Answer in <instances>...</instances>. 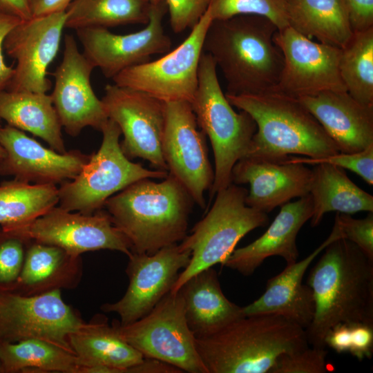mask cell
Segmentation results:
<instances>
[{
	"instance_id": "obj_18",
	"label": "cell",
	"mask_w": 373,
	"mask_h": 373,
	"mask_svg": "<svg viewBox=\"0 0 373 373\" xmlns=\"http://www.w3.org/2000/svg\"><path fill=\"white\" fill-rule=\"evenodd\" d=\"M66 11L21 20L6 35L3 48L17 61L6 90L46 93L47 69L59 50Z\"/></svg>"
},
{
	"instance_id": "obj_31",
	"label": "cell",
	"mask_w": 373,
	"mask_h": 373,
	"mask_svg": "<svg viewBox=\"0 0 373 373\" xmlns=\"http://www.w3.org/2000/svg\"><path fill=\"white\" fill-rule=\"evenodd\" d=\"M76 355L53 343L39 339L15 343L2 341L0 345V373L43 372L79 373Z\"/></svg>"
},
{
	"instance_id": "obj_34",
	"label": "cell",
	"mask_w": 373,
	"mask_h": 373,
	"mask_svg": "<svg viewBox=\"0 0 373 373\" xmlns=\"http://www.w3.org/2000/svg\"><path fill=\"white\" fill-rule=\"evenodd\" d=\"M338 70L347 92L360 103L373 106V27L353 32L341 48Z\"/></svg>"
},
{
	"instance_id": "obj_8",
	"label": "cell",
	"mask_w": 373,
	"mask_h": 373,
	"mask_svg": "<svg viewBox=\"0 0 373 373\" xmlns=\"http://www.w3.org/2000/svg\"><path fill=\"white\" fill-rule=\"evenodd\" d=\"M102 141L80 173L58 188L59 207L90 214L131 184L144 178L164 179L168 171L150 170L131 161L122 152L117 124L108 119L102 128Z\"/></svg>"
},
{
	"instance_id": "obj_29",
	"label": "cell",
	"mask_w": 373,
	"mask_h": 373,
	"mask_svg": "<svg viewBox=\"0 0 373 373\" xmlns=\"http://www.w3.org/2000/svg\"><path fill=\"white\" fill-rule=\"evenodd\" d=\"M309 190L313 210L311 226L316 227L329 211L352 214L358 211L373 212V196L361 189L340 167L316 164L312 169Z\"/></svg>"
},
{
	"instance_id": "obj_36",
	"label": "cell",
	"mask_w": 373,
	"mask_h": 373,
	"mask_svg": "<svg viewBox=\"0 0 373 373\" xmlns=\"http://www.w3.org/2000/svg\"><path fill=\"white\" fill-rule=\"evenodd\" d=\"M28 240L0 226V291H14Z\"/></svg>"
},
{
	"instance_id": "obj_28",
	"label": "cell",
	"mask_w": 373,
	"mask_h": 373,
	"mask_svg": "<svg viewBox=\"0 0 373 373\" xmlns=\"http://www.w3.org/2000/svg\"><path fill=\"white\" fill-rule=\"evenodd\" d=\"M0 118L10 126L41 138L57 152L67 151L59 118L50 95L46 93L2 91Z\"/></svg>"
},
{
	"instance_id": "obj_13",
	"label": "cell",
	"mask_w": 373,
	"mask_h": 373,
	"mask_svg": "<svg viewBox=\"0 0 373 373\" xmlns=\"http://www.w3.org/2000/svg\"><path fill=\"white\" fill-rule=\"evenodd\" d=\"M102 98L108 119L119 126L120 146L128 159L148 161L156 170L168 171L162 144L165 126V102L140 90L108 84Z\"/></svg>"
},
{
	"instance_id": "obj_24",
	"label": "cell",
	"mask_w": 373,
	"mask_h": 373,
	"mask_svg": "<svg viewBox=\"0 0 373 373\" xmlns=\"http://www.w3.org/2000/svg\"><path fill=\"white\" fill-rule=\"evenodd\" d=\"M298 99L339 152L356 153L373 144V106L360 103L347 91H325Z\"/></svg>"
},
{
	"instance_id": "obj_41",
	"label": "cell",
	"mask_w": 373,
	"mask_h": 373,
	"mask_svg": "<svg viewBox=\"0 0 373 373\" xmlns=\"http://www.w3.org/2000/svg\"><path fill=\"white\" fill-rule=\"evenodd\" d=\"M353 32L373 27V0H339Z\"/></svg>"
},
{
	"instance_id": "obj_26",
	"label": "cell",
	"mask_w": 373,
	"mask_h": 373,
	"mask_svg": "<svg viewBox=\"0 0 373 373\" xmlns=\"http://www.w3.org/2000/svg\"><path fill=\"white\" fill-rule=\"evenodd\" d=\"M178 291L183 298L186 323L195 338L214 334L245 316L242 307L223 294L213 267L193 275Z\"/></svg>"
},
{
	"instance_id": "obj_35",
	"label": "cell",
	"mask_w": 373,
	"mask_h": 373,
	"mask_svg": "<svg viewBox=\"0 0 373 373\" xmlns=\"http://www.w3.org/2000/svg\"><path fill=\"white\" fill-rule=\"evenodd\" d=\"M213 21L238 15H258L270 20L278 30L288 26L287 0H210Z\"/></svg>"
},
{
	"instance_id": "obj_14",
	"label": "cell",
	"mask_w": 373,
	"mask_h": 373,
	"mask_svg": "<svg viewBox=\"0 0 373 373\" xmlns=\"http://www.w3.org/2000/svg\"><path fill=\"white\" fill-rule=\"evenodd\" d=\"M166 119L162 150L169 173L205 209L204 193L212 186L214 171L208 156L206 135L199 127L191 103H165Z\"/></svg>"
},
{
	"instance_id": "obj_7",
	"label": "cell",
	"mask_w": 373,
	"mask_h": 373,
	"mask_svg": "<svg viewBox=\"0 0 373 373\" xmlns=\"http://www.w3.org/2000/svg\"><path fill=\"white\" fill-rule=\"evenodd\" d=\"M247 190L231 183L216 194L206 216L197 222L180 245L191 251L189 264L179 274L171 291L197 273L222 263L239 240L252 230L266 226L267 213L246 204Z\"/></svg>"
},
{
	"instance_id": "obj_39",
	"label": "cell",
	"mask_w": 373,
	"mask_h": 373,
	"mask_svg": "<svg viewBox=\"0 0 373 373\" xmlns=\"http://www.w3.org/2000/svg\"><path fill=\"white\" fill-rule=\"evenodd\" d=\"M343 239L356 245L365 255L373 260V214L363 219H356L350 214L337 212L335 220Z\"/></svg>"
},
{
	"instance_id": "obj_22",
	"label": "cell",
	"mask_w": 373,
	"mask_h": 373,
	"mask_svg": "<svg viewBox=\"0 0 373 373\" xmlns=\"http://www.w3.org/2000/svg\"><path fill=\"white\" fill-rule=\"evenodd\" d=\"M343 238L334 221L327 238L304 259L287 265L278 274L269 278L264 293L253 303L242 307L245 316L273 314L306 329L312 321L315 304L313 291L303 284L304 274L315 258L333 241Z\"/></svg>"
},
{
	"instance_id": "obj_33",
	"label": "cell",
	"mask_w": 373,
	"mask_h": 373,
	"mask_svg": "<svg viewBox=\"0 0 373 373\" xmlns=\"http://www.w3.org/2000/svg\"><path fill=\"white\" fill-rule=\"evenodd\" d=\"M58 187L15 179L0 184V226L35 218L58 204Z\"/></svg>"
},
{
	"instance_id": "obj_43",
	"label": "cell",
	"mask_w": 373,
	"mask_h": 373,
	"mask_svg": "<svg viewBox=\"0 0 373 373\" xmlns=\"http://www.w3.org/2000/svg\"><path fill=\"white\" fill-rule=\"evenodd\" d=\"M21 21L19 18L0 10V93L8 88L14 74V68L8 66L3 59V41L8 32Z\"/></svg>"
},
{
	"instance_id": "obj_17",
	"label": "cell",
	"mask_w": 373,
	"mask_h": 373,
	"mask_svg": "<svg viewBox=\"0 0 373 373\" xmlns=\"http://www.w3.org/2000/svg\"><path fill=\"white\" fill-rule=\"evenodd\" d=\"M128 257L129 283L124 295L117 302L101 306L104 312L117 314L122 325L146 315L171 291L180 270L189 264L191 251L178 243L153 254L132 252Z\"/></svg>"
},
{
	"instance_id": "obj_4",
	"label": "cell",
	"mask_w": 373,
	"mask_h": 373,
	"mask_svg": "<svg viewBox=\"0 0 373 373\" xmlns=\"http://www.w3.org/2000/svg\"><path fill=\"white\" fill-rule=\"evenodd\" d=\"M195 338L207 373H269L279 356L309 346L303 328L273 314L244 316Z\"/></svg>"
},
{
	"instance_id": "obj_47",
	"label": "cell",
	"mask_w": 373,
	"mask_h": 373,
	"mask_svg": "<svg viewBox=\"0 0 373 373\" xmlns=\"http://www.w3.org/2000/svg\"><path fill=\"white\" fill-rule=\"evenodd\" d=\"M0 10L21 20L32 18L29 0H0Z\"/></svg>"
},
{
	"instance_id": "obj_32",
	"label": "cell",
	"mask_w": 373,
	"mask_h": 373,
	"mask_svg": "<svg viewBox=\"0 0 373 373\" xmlns=\"http://www.w3.org/2000/svg\"><path fill=\"white\" fill-rule=\"evenodd\" d=\"M149 0H73L66 10L65 28H111L146 24Z\"/></svg>"
},
{
	"instance_id": "obj_15",
	"label": "cell",
	"mask_w": 373,
	"mask_h": 373,
	"mask_svg": "<svg viewBox=\"0 0 373 373\" xmlns=\"http://www.w3.org/2000/svg\"><path fill=\"white\" fill-rule=\"evenodd\" d=\"M274 39L283 56L274 90L297 99L325 91H347L338 70L341 48L314 41L290 26L278 30Z\"/></svg>"
},
{
	"instance_id": "obj_9",
	"label": "cell",
	"mask_w": 373,
	"mask_h": 373,
	"mask_svg": "<svg viewBox=\"0 0 373 373\" xmlns=\"http://www.w3.org/2000/svg\"><path fill=\"white\" fill-rule=\"evenodd\" d=\"M119 336L144 358L158 359L183 372L207 373L196 338L186 323L182 296L169 292L146 315L128 325L113 320Z\"/></svg>"
},
{
	"instance_id": "obj_1",
	"label": "cell",
	"mask_w": 373,
	"mask_h": 373,
	"mask_svg": "<svg viewBox=\"0 0 373 373\" xmlns=\"http://www.w3.org/2000/svg\"><path fill=\"white\" fill-rule=\"evenodd\" d=\"M324 250L307 280L315 312L305 330L308 344L318 347H326V334L339 323L373 326V260L343 238Z\"/></svg>"
},
{
	"instance_id": "obj_21",
	"label": "cell",
	"mask_w": 373,
	"mask_h": 373,
	"mask_svg": "<svg viewBox=\"0 0 373 373\" xmlns=\"http://www.w3.org/2000/svg\"><path fill=\"white\" fill-rule=\"evenodd\" d=\"M312 175V169L305 164L287 159L278 162L245 157L233 166L231 182L249 184L246 204L267 213L293 198L308 195Z\"/></svg>"
},
{
	"instance_id": "obj_10",
	"label": "cell",
	"mask_w": 373,
	"mask_h": 373,
	"mask_svg": "<svg viewBox=\"0 0 373 373\" xmlns=\"http://www.w3.org/2000/svg\"><path fill=\"white\" fill-rule=\"evenodd\" d=\"M212 21L207 9L180 46L158 59L124 70L112 78L114 84L144 92L165 103H191L198 86L205 35Z\"/></svg>"
},
{
	"instance_id": "obj_44",
	"label": "cell",
	"mask_w": 373,
	"mask_h": 373,
	"mask_svg": "<svg viewBox=\"0 0 373 373\" xmlns=\"http://www.w3.org/2000/svg\"><path fill=\"white\" fill-rule=\"evenodd\" d=\"M351 338V324L339 323L326 334L324 343L337 353L349 352Z\"/></svg>"
},
{
	"instance_id": "obj_48",
	"label": "cell",
	"mask_w": 373,
	"mask_h": 373,
	"mask_svg": "<svg viewBox=\"0 0 373 373\" xmlns=\"http://www.w3.org/2000/svg\"><path fill=\"white\" fill-rule=\"evenodd\" d=\"M1 118H0V127H1ZM5 151L3 149V147L0 144V160H2L5 157Z\"/></svg>"
},
{
	"instance_id": "obj_45",
	"label": "cell",
	"mask_w": 373,
	"mask_h": 373,
	"mask_svg": "<svg viewBox=\"0 0 373 373\" xmlns=\"http://www.w3.org/2000/svg\"><path fill=\"white\" fill-rule=\"evenodd\" d=\"M73 0H29L32 17L65 12Z\"/></svg>"
},
{
	"instance_id": "obj_27",
	"label": "cell",
	"mask_w": 373,
	"mask_h": 373,
	"mask_svg": "<svg viewBox=\"0 0 373 373\" xmlns=\"http://www.w3.org/2000/svg\"><path fill=\"white\" fill-rule=\"evenodd\" d=\"M82 274L81 256L55 245L28 240L22 269L12 292L33 296L74 289L79 284Z\"/></svg>"
},
{
	"instance_id": "obj_25",
	"label": "cell",
	"mask_w": 373,
	"mask_h": 373,
	"mask_svg": "<svg viewBox=\"0 0 373 373\" xmlns=\"http://www.w3.org/2000/svg\"><path fill=\"white\" fill-rule=\"evenodd\" d=\"M68 340L80 363L79 373H126L144 359L103 316L70 334Z\"/></svg>"
},
{
	"instance_id": "obj_11",
	"label": "cell",
	"mask_w": 373,
	"mask_h": 373,
	"mask_svg": "<svg viewBox=\"0 0 373 373\" xmlns=\"http://www.w3.org/2000/svg\"><path fill=\"white\" fill-rule=\"evenodd\" d=\"M103 209L86 214L55 206L28 221L1 227L26 240L55 245L75 256L109 249L129 256L132 254L130 241Z\"/></svg>"
},
{
	"instance_id": "obj_30",
	"label": "cell",
	"mask_w": 373,
	"mask_h": 373,
	"mask_svg": "<svg viewBox=\"0 0 373 373\" xmlns=\"http://www.w3.org/2000/svg\"><path fill=\"white\" fill-rule=\"evenodd\" d=\"M288 26L320 43L343 48L353 30L339 0H287Z\"/></svg>"
},
{
	"instance_id": "obj_40",
	"label": "cell",
	"mask_w": 373,
	"mask_h": 373,
	"mask_svg": "<svg viewBox=\"0 0 373 373\" xmlns=\"http://www.w3.org/2000/svg\"><path fill=\"white\" fill-rule=\"evenodd\" d=\"M175 33L192 29L207 10L210 0H164Z\"/></svg>"
},
{
	"instance_id": "obj_6",
	"label": "cell",
	"mask_w": 373,
	"mask_h": 373,
	"mask_svg": "<svg viewBox=\"0 0 373 373\" xmlns=\"http://www.w3.org/2000/svg\"><path fill=\"white\" fill-rule=\"evenodd\" d=\"M198 124L210 140L215 170L210 200L230 185L235 164L248 153L257 126L244 111L237 113L223 93L211 56L202 54L199 65L198 86L191 103Z\"/></svg>"
},
{
	"instance_id": "obj_2",
	"label": "cell",
	"mask_w": 373,
	"mask_h": 373,
	"mask_svg": "<svg viewBox=\"0 0 373 373\" xmlns=\"http://www.w3.org/2000/svg\"><path fill=\"white\" fill-rule=\"evenodd\" d=\"M278 29L258 15H238L212 21L203 50L209 53L227 82L228 95L274 90L283 56L274 41Z\"/></svg>"
},
{
	"instance_id": "obj_16",
	"label": "cell",
	"mask_w": 373,
	"mask_h": 373,
	"mask_svg": "<svg viewBox=\"0 0 373 373\" xmlns=\"http://www.w3.org/2000/svg\"><path fill=\"white\" fill-rule=\"evenodd\" d=\"M166 10L165 1L151 4L146 26L130 34L117 35L100 27L76 30L83 54L106 77L113 78L129 67L149 61L152 55L167 53L172 43L162 26Z\"/></svg>"
},
{
	"instance_id": "obj_46",
	"label": "cell",
	"mask_w": 373,
	"mask_h": 373,
	"mask_svg": "<svg viewBox=\"0 0 373 373\" xmlns=\"http://www.w3.org/2000/svg\"><path fill=\"white\" fill-rule=\"evenodd\" d=\"M127 372L130 373H181L183 372L177 367L164 361L144 358L142 361L130 367Z\"/></svg>"
},
{
	"instance_id": "obj_12",
	"label": "cell",
	"mask_w": 373,
	"mask_h": 373,
	"mask_svg": "<svg viewBox=\"0 0 373 373\" xmlns=\"http://www.w3.org/2000/svg\"><path fill=\"white\" fill-rule=\"evenodd\" d=\"M86 323L61 298L60 289L25 296L0 291V340L39 339L73 352L70 334Z\"/></svg>"
},
{
	"instance_id": "obj_50",
	"label": "cell",
	"mask_w": 373,
	"mask_h": 373,
	"mask_svg": "<svg viewBox=\"0 0 373 373\" xmlns=\"http://www.w3.org/2000/svg\"><path fill=\"white\" fill-rule=\"evenodd\" d=\"M2 343V341L0 340V345H1V343Z\"/></svg>"
},
{
	"instance_id": "obj_19",
	"label": "cell",
	"mask_w": 373,
	"mask_h": 373,
	"mask_svg": "<svg viewBox=\"0 0 373 373\" xmlns=\"http://www.w3.org/2000/svg\"><path fill=\"white\" fill-rule=\"evenodd\" d=\"M94 68L79 50L74 37L66 35L63 57L53 73L55 86L50 96L61 126L72 137L88 126L101 131L108 120L90 83Z\"/></svg>"
},
{
	"instance_id": "obj_42",
	"label": "cell",
	"mask_w": 373,
	"mask_h": 373,
	"mask_svg": "<svg viewBox=\"0 0 373 373\" xmlns=\"http://www.w3.org/2000/svg\"><path fill=\"white\" fill-rule=\"evenodd\" d=\"M349 352L358 361L371 358L373 352V326L363 323L351 324Z\"/></svg>"
},
{
	"instance_id": "obj_38",
	"label": "cell",
	"mask_w": 373,
	"mask_h": 373,
	"mask_svg": "<svg viewBox=\"0 0 373 373\" xmlns=\"http://www.w3.org/2000/svg\"><path fill=\"white\" fill-rule=\"evenodd\" d=\"M325 347L309 346L278 356L269 373H325L329 370Z\"/></svg>"
},
{
	"instance_id": "obj_23",
	"label": "cell",
	"mask_w": 373,
	"mask_h": 373,
	"mask_svg": "<svg viewBox=\"0 0 373 373\" xmlns=\"http://www.w3.org/2000/svg\"><path fill=\"white\" fill-rule=\"evenodd\" d=\"M312 210L309 193L283 204L261 236L247 246L234 249L222 265L249 276L271 256L283 258L287 265L295 262L299 256L297 235L310 220Z\"/></svg>"
},
{
	"instance_id": "obj_49",
	"label": "cell",
	"mask_w": 373,
	"mask_h": 373,
	"mask_svg": "<svg viewBox=\"0 0 373 373\" xmlns=\"http://www.w3.org/2000/svg\"><path fill=\"white\" fill-rule=\"evenodd\" d=\"M149 1L151 4H157L164 1V0H149Z\"/></svg>"
},
{
	"instance_id": "obj_20",
	"label": "cell",
	"mask_w": 373,
	"mask_h": 373,
	"mask_svg": "<svg viewBox=\"0 0 373 373\" xmlns=\"http://www.w3.org/2000/svg\"><path fill=\"white\" fill-rule=\"evenodd\" d=\"M0 144L6 153L0 160V175L30 184L56 186L71 180L90 157L78 150L61 153L46 148L8 124L0 127Z\"/></svg>"
},
{
	"instance_id": "obj_37",
	"label": "cell",
	"mask_w": 373,
	"mask_h": 373,
	"mask_svg": "<svg viewBox=\"0 0 373 373\" xmlns=\"http://www.w3.org/2000/svg\"><path fill=\"white\" fill-rule=\"evenodd\" d=\"M287 160L303 164H332L350 170L361 177L368 184H373V144L363 151L352 153L338 152L319 158L289 156Z\"/></svg>"
},
{
	"instance_id": "obj_3",
	"label": "cell",
	"mask_w": 373,
	"mask_h": 373,
	"mask_svg": "<svg viewBox=\"0 0 373 373\" xmlns=\"http://www.w3.org/2000/svg\"><path fill=\"white\" fill-rule=\"evenodd\" d=\"M194 204L168 173L159 182L144 178L131 184L110 197L104 208L130 241L132 252L153 254L185 238Z\"/></svg>"
},
{
	"instance_id": "obj_5",
	"label": "cell",
	"mask_w": 373,
	"mask_h": 373,
	"mask_svg": "<svg viewBox=\"0 0 373 373\" xmlns=\"http://www.w3.org/2000/svg\"><path fill=\"white\" fill-rule=\"evenodd\" d=\"M225 95L233 106L247 112L256 124L245 157L279 162L293 154L319 158L339 152L319 122L297 98L277 90Z\"/></svg>"
}]
</instances>
